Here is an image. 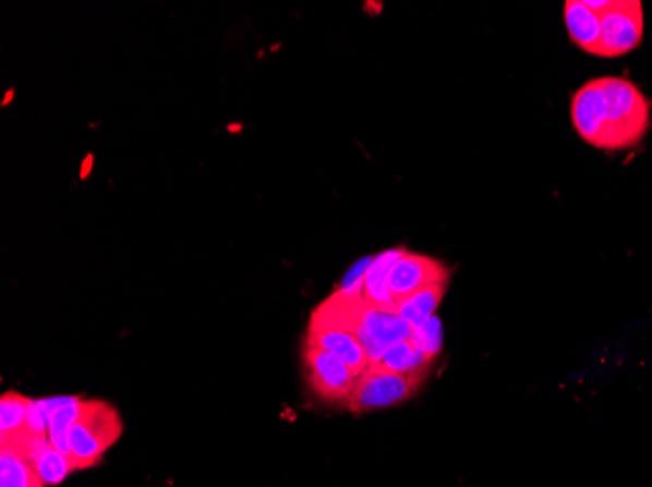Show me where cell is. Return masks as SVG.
<instances>
[{
  "label": "cell",
  "mask_w": 652,
  "mask_h": 487,
  "mask_svg": "<svg viewBox=\"0 0 652 487\" xmlns=\"http://www.w3.org/2000/svg\"><path fill=\"white\" fill-rule=\"evenodd\" d=\"M578 137L600 150L637 147L652 125V104L637 84L602 76L582 84L570 101Z\"/></svg>",
  "instance_id": "6da1fadb"
},
{
  "label": "cell",
  "mask_w": 652,
  "mask_h": 487,
  "mask_svg": "<svg viewBox=\"0 0 652 487\" xmlns=\"http://www.w3.org/2000/svg\"><path fill=\"white\" fill-rule=\"evenodd\" d=\"M122 433V415L112 404L104 400H83L81 414L69 433V451L75 470L98 464Z\"/></svg>",
  "instance_id": "7a4b0ae2"
},
{
  "label": "cell",
  "mask_w": 652,
  "mask_h": 487,
  "mask_svg": "<svg viewBox=\"0 0 652 487\" xmlns=\"http://www.w3.org/2000/svg\"><path fill=\"white\" fill-rule=\"evenodd\" d=\"M600 19L596 57H624L641 46L644 36L641 0H588Z\"/></svg>",
  "instance_id": "3957f363"
},
{
  "label": "cell",
  "mask_w": 652,
  "mask_h": 487,
  "mask_svg": "<svg viewBox=\"0 0 652 487\" xmlns=\"http://www.w3.org/2000/svg\"><path fill=\"white\" fill-rule=\"evenodd\" d=\"M422 378L424 375H401L372 363L358 378L348 410L352 414H367L402 404L419 390Z\"/></svg>",
  "instance_id": "277c9868"
},
{
  "label": "cell",
  "mask_w": 652,
  "mask_h": 487,
  "mask_svg": "<svg viewBox=\"0 0 652 487\" xmlns=\"http://www.w3.org/2000/svg\"><path fill=\"white\" fill-rule=\"evenodd\" d=\"M303 368L313 394L325 400L326 404H342L348 407L360 377L346 365L342 358L305 343Z\"/></svg>",
  "instance_id": "5b68a950"
},
{
  "label": "cell",
  "mask_w": 652,
  "mask_h": 487,
  "mask_svg": "<svg viewBox=\"0 0 652 487\" xmlns=\"http://www.w3.org/2000/svg\"><path fill=\"white\" fill-rule=\"evenodd\" d=\"M449 269L444 261L405 252L402 258L395 261L389 273V289L399 303L424 287L448 283Z\"/></svg>",
  "instance_id": "8992f818"
},
{
  "label": "cell",
  "mask_w": 652,
  "mask_h": 487,
  "mask_svg": "<svg viewBox=\"0 0 652 487\" xmlns=\"http://www.w3.org/2000/svg\"><path fill=\"white\" fill-rule=\"evenodd\" d=\"M307 345L328 351L336 357L342 358L348 367L354 370L360 377L372 365V361L365 353L364 345L355 338L352 331L340 330V328H317L307 331Z\"/></svg>",
  "instance_id": "52a82bcc"
},
{
  "label": "cell",
  "mask_w": 652,
  "mask_h": 487,
  "mask_svg": "<svg viewBox=\"0 0 652 487\" xmlns=\"http://www.w3.org/2000/svg\"><path fill=\"white\" fill-rule=\"evenodd\" d=\"M565 26L569 32L570 41L596 56L597 41H600V19L596 10L590 7L588 0H569L565 2Z\"/></svg>",
  "instance_id": "ba28073f"
},
{
  "label": "cell",
  "mask_w": 652,
  "mask_h": 487,
  "mask_svg": "<svg viewBox=\"0 0 652 487\" xmlns=\"http://www.w3.org/2000/svg\"><path fill=\"white\" fill-rule=\"evenodd\" d=\"M405 252H407L405 248L385 249L372 259L364 279V299L367 303L385 306V308H397V301L389 289V273L395 261L402 258Z\"/></svg>",
  "instance_id": "9c48e42d"
},
{
  "label": "cell",
  "mask_w": 652,
  "mask_h": 487,
  "mask_svg": "<svg viewBox=\"0 0 652 487\" xmlns=\"http://www.w3.org/2000/svg\"><path fill=\"white\" fill-rule=\"evenodd\" d=\"M448 291V283H436V285L424 287L416 293L410 294L397 303V311L402 318L414 328H419L424 322H428L432 316H436L439 303L444 301Z\"/></svg>",
  "instance_id": "30bf717a"
},
{
  "label": "cell",
  "mask_w": 652,
  "mask_h": 487,
  "mask_svg": "<svg viewBox=\"0 0 652 487\" xmlns=\"http://www.w3.org/2000/svg\"><path fill=\"white\" fill-rule=\"evenodd\" d=\"M382 367L401 373V375H424L434 358L428 357L426 353L416 350L409 340L399 341L393 348L383 353L382 361H377Z\"/></svg>",
  "instance_id": "8fae6325"
},
{
  "label": "cell",
  "mask_w": 652,
  "mask_h": 487,
  "mask_svg": "<svg viewBox=\"0 0 652 487\" xmlns=\"http://www.w3.org/2000/svg\"><path fill=\"white\" fill-rule=\"evenodd\" d=\"M81 404H83V398L73 395L65 405H61L49 417V441H51V447L59 452H63L67 456H71L69 433H71V427L75 425L76 417L81 414Z\"/></svg>",
  "instance_id": "7c38bea8"
},
{
  "label": "cell",
  "mask_w": 652,
  "mask_h": 487,
  "mask_svg": "<svg viewBox=\"0 0 652 487\" xmlns=\"http://www.w3.org/2000/svg\"><path fill=\"white\" fill-rule=\"evenodd\" d=\"M36 464L10 449L0 452V487H26L38 479Z\"/></svg>",
  "instance_id": "4fadbf2b"
},
{
  "label": "cell",
  "mask_w": 652,
  "mask_h": 487,
  "mask_svg": "<svg viewBox=\"0 0 652 487\" xmlns=\"http://www.w3.org/2000/svg\"><path fill=\"white\" fill-rule=\"evenodd\" d=\"M29 400L19 392H7L0 400V429L2 439L26 429Z\"/></svg>",
  "instance_id": "5bb4252c"
},
{
  "label": "cell",
  "mask_w": 652,
  "mask_h": 487,
  "mask_svg": "<svg viewBox=\"0 0 652 487\" xmlns=\"http://www.w3.org/2000/svg\"><path fill=\"white\" fill-rule=\"evenodd\" d=\"M36 470H38V476L41 478V482L46 484V487H49L61 484L75 470V464H73L71 456H67L63 452L49 447L41 454V459L36 462Z\"/></svg>",
  "instance_id": "9a60e30c"
},
{
  "label": "cell",
  "mask_w": 652,
  "mask_h": 487,
  "mask_svg": "<svg viewBox=\"0 0 652 487\" xmlns=\"http://www.w3.org/2000/svg\"><path fill=\"white\" fill-rule=\"evenodd\" d=\"M442 340H444L442 324H439L436 316H432L428 322H424L412 330L409 341L416 350L426 353L428 357L436 358V355L442 351Z\"/></svg>",
  "instance_id": "2e32d148"
},
{
  "label": "cell",
  "mask_w": 652,
  "mask_h": 487,
  "mask_svg": "<svg viewBox=\"0 0 652 487\" xmlns=\"http://www.w3.org/2000/svg\"><path fill=\"white\" fill-rule=\"evenodd\" d=\"M26 487H46V484L41 482V478H38L36 482H32V484H28Z\"/></svg>",
  "instance_id": "e0dca14e"
}]
</instances>
